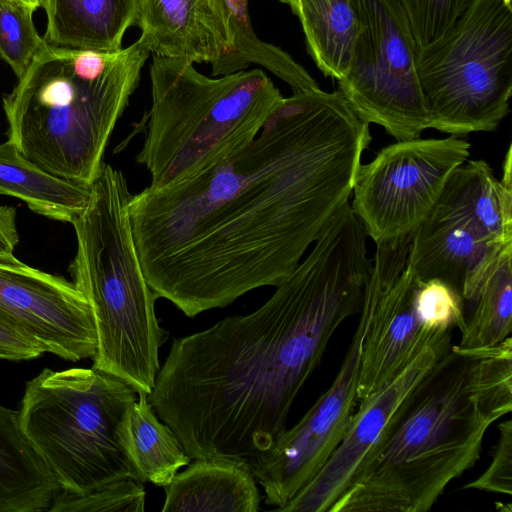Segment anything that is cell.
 I'll return each instance as SVG.
<instances>
[{
	"label": "cell",
	"instance_id": "31",
	"mask_svg": "<svg viewBox=\"0 0 512 512\" xmlns=\"http://www.w3.org/2000/svg\"><path fill=\"white\" fill-rule=\"evenodd\" d=\"M16 208L0 206V261H15L14 249L19 242Z\"/></svg>",
	"mask_w": 512,
	"mask_h": 512
},
{
	"label": "cell",
	"instance_id": "8",
	"mask_svg": "<svg viewBox=\"0 0 512 512\" xmlns=\"http://www.w3.org/2000/svg\"><path fill=\"white\" fill-rule=\"evenodd\" d=\"M417 72L432 129L494 131L512 94V4L470 0L441 37L418 46Z\"/></svg>",
	"mask_w": 512,
	"mask_h": 512
},
{
	"label": "cell",
	"instance_id": "23",
	"mask_svg": "<svg viewBox=\"0 0 512 512\" xmlns=\"http://www.w3.org/2000/svg\"><path fill=\"white\" fill-rule=\"evenodd\" d=\"M512 243L505 244L490 261L478 287L469 318L456 347L480 350L494 346L512 331Z\"/></svg>",
	"mask_w": 512,
	"mask_h": 512
},
{
	"label": "cell",
	"instance_id": "5",
	"mask_svg": "<svg viewBox=\"0 0 512 512\" xmlns=\"http://www.w3.org/2000/svg\"><path fill=\"white\" fill-rule=\"evenodd\" d=\"M131 196L124 174L104 164L84 209L71 223L77 247L68 270L93 314L97 348L92 367L148 395L160 369L159 348L169 334L157 319L158 297L135 247Z\"/></svg>",
	"mask_w": 512,
	"mask_h": 512
},
{
	"label": "cell",
	"instance_id": "30",
	"mask_svg": "<svg viewBox=\"0 0 512 512\" xmlns=\"http://www.w3.org/2000/svg\"><path fill=\"white\" fill-rule=\"evenodd\" d=\"M43 353L33 338L0 317V360H29Z\"/></svg>",
	"mask_w": 512,
	"mask_h": 512
},
{
	"label": "cell",
	"instance_id": "24",
	"mask_svg": "<svg viewBox=\"0 0 512 512\" xmlns=\"http://www.w3.org/2000/svg\"><path fill=\"white\" fill-rule=\"evenodd\" d=\"M231 10L234 43L232 51L211 64L213 76L241 71L259 64L285 81L293 93L319 88L309 73L280 48L260 40L252 29L247 0H227Z\"/></svg>",
	"mask_w": 512,
	"mask_h": 512
},
{
	"label": "cell",
	"instance_id": "21",
	"mask_svg": "<svg viewBox=\"0 0 512 512\" xmlns=\"http://www.w3.org/2000/svg\"><path fill=\"white\" fill-rule=\"evenodd\" d=\"M299 19L307 51L324 76L347 73L359 32L354 0H279Z\"/></svg>",
	"mask_w": 512,
	"mask_h": 512
},
{
	"label": "cell",
	"instance_id": "7",
	"mask_svg": "<svg viewBox=\"0 0 512 512\" xmlns=\"http://www.w3.org/2000/svg\"><path fill=\"white\" fill-rule=\"evenodd\" d=\"M137 399L126 382L93 367L45 368L25 385L19 427L63 494L85 495L125 478L142 482L118 435Z\"/></svg>",
	"mask_w": 512,
	"mask_h": 512
},
{
	"label": "cell",
	"instance_id": "15",
	"mask_svg": "<svg viewBox=\"0 0 512 512\" xmlns=\"http://www.w3.org/2000/svg\"><path fill=\"white\" fill-rule=\"evenodd\" d=\"M451 347L426 348L398 377L361 400L341 442L323 468L291 500L275 511L328 512L348 488L365 455L398 405Z\"/></svg>",
	"mask_w": 512,
	"mask_h": 512
},
{
	"label": "cell",
	"instance_id": "3",
	"mask_svg": "<svg viewBox=\"0 0 512 512\" xmlns=\"http://www.w3.org/2000/svg\"><path fill=\"white\" fill-rule=\"evenodd\" d=\"M477 360L452 345L398 405L328 512H427L476 464L499 419L480 396Z\"/></svg>",
	"mask_w": 512,
	"mask_h": 512
},
{
	"label": "cell",
	"instance_id": "13",
	"mask_svg": "<svg viewBox=\"0 0 512 512\" xmlns=\"http://www.w3.org/2000/svg\"><path fill=\"white\" fill-rule=\"evenodd\" d=\"M411 234L376 244L372 266L379 295L362 346L358 402L388 385L426 348L452 345V332L429 327L416 308L419 279L407 263Z\"/></svg>",
	"mask_w": 512,
	"mask_h": 512
},
{
	"label": "cell",
	"instance_id": "29",
	"mask_svg": "<svg viewBox=\"0 0 512 512\" xmlns=\"http://www.w3.org/2000/svg\"><path fill=\"white\" fill-rule=\"evenodd\" d=\"M499 440L494 448L489 467L464 488L512 495V421L498 425Z\"/></svg>",
	"mask_w": 512,
	"mask_h": 512
},
{
	"label": "cell",
	"instance_id": "16",
	"mask_svg": "<svg viewBox=\"0 0 512 512\" xmlns=\"http://www.w3.org/2000/svg\"><path fill=\"white\" fill-rule=\"evenodd\" d=\"M135 25L156 56L213 64L233 48L227 0H138Z\"/></svg>",
	"mask_w": 512,
	"mask_h": 512
},
{
	"label": "cell",
	"instance_id": "9",
	"mask_svg": "<svg viewBox=\"0 0 512 512\" xmlns=\"http://www.w3.org/2000/svg\"><path fill=\"white\" fill-rule=\"evenodd\" d=\"M359 32L338 91L365 123L396 141L421 137L431 117L417 72L418 45L396 0H354Z\"/></svg>",
	"mask_w": 512,
	"mask_h": 512
},
{
	"label": "cell",
	"instance_id": "33",
	"mask_svg": "<svg viewBox=\"0 0 512 512\" xmlns=\"http://www.w3.org/2000/svg\"><path fill=\"white\" fill-rule=\"evenodd\" d=\"M509 4H512V0H506Z\"/></svg>",
	"mask_w": 512,
	"mask_h": 512
},
{
	"label": "cell",
	"instance_id": "10",
	"mask_svg": "<svg viewBox=\"0 0 512 512\" xmlns=\"http://www.w3.org/2000/svg\"><path fill=\"white\" fill-rule=\"evenodd\" d=\"M512 231L502 196L481 160L458 166L412 232L407 263L420 281L439 279L461 296Z\"/></svg>",
	"mask_w": 512,
	"mask_h": 512
},
{
	"label": "cell",
	"instance_id": "27",
	"mask_svg": "<svg viewBox=\"0 0 512 512\" xmlns=\"http://www.w3.org/2000/svg\"><path fill=\"white\" fill-rule=\"evenodd\" d=\"M415 305L425 323L434 330L460 331L465 325L464 300L452 286L439 279L418 281Z\"/></svg>",
	"mask_w": 512,
	"mask_h": 512
},
{
	"label": "cell",
	"instance_id": "22",
	"mask_svg": "<svg viewBox=\"0 0 512 512\" xmlns=\"http://www.w3.org/2000/svg\"><path fill=\"white\" fill-rule=\"evenodd\" d=\"M118 435L143 483L148 481L164 487L191 461L175 433L159 419L145 394L138 395L127 408Z\"/></svg>",
	"mask_w": 512,
	"mask_h": 512
},
{
	"label": "cell",
	"instance_id": "17",
	"mask_svg": "<svg viewBox=\"0 0 512 512\" xmlns=\"http://www.w3.org/2000/svg\"><path fill=\"white\" fill-rule=\"evenodd\" d=\"M162 512H257L261 495L241 460L199 458L165 485Z\"/></svg>",
	"mask_w": 512,
	"mask_h": 512
},
{
	"label": "cell",
	"instance_id": "25",
	"mask_svg": "<svg viewBox=\"0 0 512 512\" xmlns=\"http://www.w3.org/2000/svg\"><path fill=\"white\" fill-rule=\"evenodd\" d=\"M35 10L17 0H0V58L17 78L46 44L34 25Z\"/></svg>",
	"mask_w": 512,
	"mask_h": 512
},
{
	"label": "cell",
	"instance_id": "1",
	"mask_svg": "<svg viewBox=\"0 0 512 512\" xmlns=\"http://www.w3.org/2000/svg\"><path fill=\"white\" fill-rule=\"evenodd\" d=\"M371 140L338 90L297 92L231 158L132 195L133 238L151 289L195 317L279 286L349 202Z\"/></svg>",
	"mask_w": 512,
	"mask_h": 512
},
{
	"label": "cell",
	"instance_id": "14",
	"mask_svg": "<svg viewBox=\"0 0 512 512\" xmlns=\"http://www.w3.org/2000/svg\"><path fill=\"white\" fill-rule=\"evenodd\" d=\"M0 317L64 360L92 358L91 306L73 282L21 262L0 261Z\"/></svg>",
	"mask_w": 512,
	"mask_h": 512
},
{
	"label": "cell",
	"instance_id": "20",
	"mask_svg": "<svg viewBox=\"0 0 512 512\" xmlns=\"http://www.w3.org/2000/svg\"><path fill=\"white\" fill-rule=\"evenodd\" d=\"M90 190L91 185L44 171L8 140L0 144V195L22 200L31 211L72 223L84 209Z\"/></svg>",
	"mask_w": 512,
	"mask_h": 512
},
{
	"label": "cell",
	"instance_id": "6",
	"mask_svg": "<svg viewBox=\"0 0 512 512\" xmlns=\"http://www.w3.org/2000/svg\"><path fill=\"white\" fill-rule=\"evenodd\" d=\"M150 78L152 105L136 160L153 188L183 182L240 152L284 99L260 69L210 78L192 62L154 55Z\"/></svg>",
	"mask_w": 512,
	"mask_h": 512
},
{
	"label": "cell",
	"instance_id": "28",
	"mask_svg": "<svg viewBox=\"0 0 512 512\" xmlns=\"http://www.w3.org/2000/svg\"><path fill=\"white\" fill-rule=\"evenodd\" d=\"M418 46L441 37L465 10L470 0H396Z\"/></svg>",
	"mask_w": 512,
	"mask_h": 512
},
{
	"label": "cell",
	"instance_id": "11",
	"mask_svg": "<svg viewBox=\"0 0 512 512\" xmlns=\"http://www.w3.org/2000/svg\"><path fill=\"white\" fill-rule=\"evenodd\" d=\"M463 137L400 140L359 166L351 208L375 244L411 234L470 155Z\"/></svg>",
	"mask_w": 512,
	"mask_h": 512
},
{
	"label": "cell",
	"instance_id": "18",
	"mask_svg": "<svg viewBox=\"0 0 512 512\" xmlns=\"http://www.w3.org/2000/svg\"><path fill=\"white\" fill-rule=\"evenodd\" d=\"M43 39L64 48L113 52L135 25L138 0H43Z\"/></svg>",
	"mask_w": 512,
	"mask_h": 512
},
{
	"label": "cell",
	"instance_id": "32",
	"mask_svg": "<svg viewBox=\"0 0 512 512\" xmlns=\"http://www.w3.org/2000/svg\"><path fill=\"white\" fill-rule=\"evenodd\" d=\"M17 1H20L24 4H27L35 9L39 8L40 6H42V2L43 0H17Z\"/></svg>",
	"mask_w": 512,
	"mask_h": 512
},
{
	"label": "cell",
	"instance_id": "4",
	"mask_svg": "<svg viewBox=\"0 0 512 512\" xmlns=\"http://www.w3.org/2000/svg\"><path fill=\"white\" fill-rule=\"evenodd\" d=\"M149 53L141 38L113 52L46 43L2 98L7 140L44 171L91 185Z\"/></svg>",
	"mask_w": 512,
	"mask_h": 512
},
{
	"label": "cell",
	"instance_id": "26",
	"mask_svg": "<svg viewBox=\"0 0 512 512\" xmlns=\"http://www.w3.org/2000/svg\"><path fill=\"white\" fill-rule=\"evenodd\" d=\"M143 484L132 478H125L81 496L59 492L48 511L143 512L146 497Z\"/></svg>",
	"mask_w": 512,
	"mask_h": 512
},
{
	"label": "cell",
	"instance_id": "2",
	"mask_svg": "<svg viewBox=\"0 0 512 512\" xmlns=\"http://www.w3.org/2000/svg\"><path fill=\"white\" fill-rule=\"evenodd\" d=\"M366 242L357 220L333 216L260 308L173 340L147 400L191 460L247 463L286 430L331 336L362 309Z\"/></svg>",
	"mask_w": 512,
	"mask_h": 512
},
{
	"label": "cell",
	"instance_id": "19",
	"mask_svg": "<svg viewBox=\"0 0 512 512\" xmlns=\"http://www.w3.org/2000/svg\"><path fill=\"white\" fill-rule=\"evenodd\" d=\"M60 488L23 435L18 412L0 405V512L48 511Z\"/></svg>",
	"mask_w": 512,
	"mask_h": 512
},
{
	"label": "cell",
	"instance_id": "12",
	"mask_svg": "<svg viewBox=\"0 0 512 512\" xmlns=\"http://www.w3.org/2000/svg\"><path fill=\"white\" fill-rule=\"evenodd\" d=\"M379 295V277L371 271L360 319L342 365L329 389L303 418L246 464L274 510L284 506L323 468L341 442L358 402L362 346Z\"/></svg>",
	"mask_w": 512,
	"mask_h": 512
}]
</instances>
